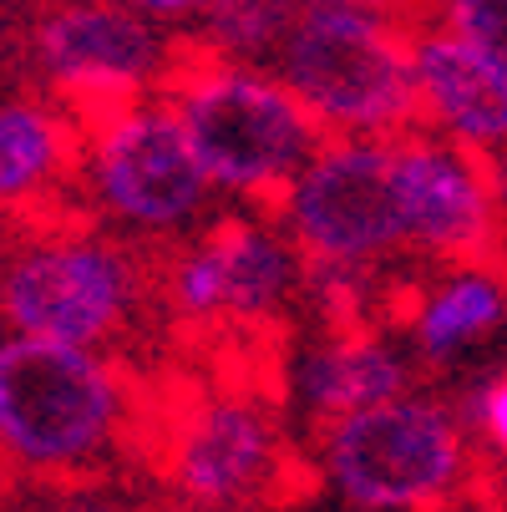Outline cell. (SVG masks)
Instances as JSON below:
<instances>
[{"label":"cell","mask_w":507,"mask_h":512,"mask_svg":"<svg viewBox=\"0 0 507 512\" xmlns=\"http://www.w3.org/2000/svg\"><path fill=\"white\" fill-rule=\"evenodd\" d=\"M132 426V386L117 360L0 325V467L36 482L102 472Z\"/></svg>","instance_id":"obj_1"},{"label":"cell","mask_w":507,"mask_h":512,"mask_svg":"<svg viewBox=\"0 0 507 512\" xmlns=\"http://www.w3.org/2000/svg\"><path fill=\"white\" fill-rule=\"evenodd\" d=\"M163 97L208 183L229 203H274L330 137L274 66L234 61L208 46L193 61H173Z\"/></svg>","instance_id":"obj_2"},{"label":"cell","mask_w":507,"mask_h":512,"mask_svg":"<svg viewBox=\"0 0 507 512\" xmlns=\"http://www.w3.org/2000/svg\"><path fill=\"white\" fill-rule=\"evenodd\" d=\"M411 46L391 0H310L269 66L330 137H401L421 127Z\"/></svg>","instance_id":"obj_3"},{"label":"cell","mask_w":507,"mask_h":512,"mask_svg":"<svg viewBox=\"0 0 507 512\" xmlns=\"http://www.w3.org/2000/svg\"><path fill=\"white\" fill-rule=\"evenodd\" d=\"M142 259L117 229L26 218L0 244V325L112 350L142 315Z\"/></svg>","instance_id":"obj_4"},{"label":"cell","mask_w":507,"mask_h":512,"mask_svg":"<svg viewBox=\"0 0 507 512\" xmlns=\"http://www.w3.org/2000/svg\"><path fill=\"white\" fill-rule=\"evenodd\" d=\"M467 421L426 391L320 426V477L350 512H447L472 482Z\"/></svg>","instance_id":"obj_5"},{"label":"cell","mask_w":507,"mask_h":512,"mask_svg":"<svg viewBox=\"0 0 507 512\" xmlns=\"http://www.w3.org/2000/svg\"><path fill=\"white\" fill-rule=\"evenodd\" d=\"M77 183L92 213L122 239L193 234L219 198L163 92L82 122Z\"/></svg>","instance_id":"obj_6"},{"label":"cell","mask_w":507,"mask_h":512,"mask_svg":"<svg viewBox=\"0 0 507 512\" xmlns=\"http://www.w3.org/2000/svg\"><path fill=\"white\" fill-rule=\"evenodd\" d=\"M310 259L254 203L198 224L163 269V305L183 330H264L305 295Z\"/></svg>","instance_id":"obj_7"},{"label":"cell","mask_w":507,"mask_h":512,"mask_svg":"<svg viewBox=\"0 0 507 512\" xmlns=\"http://www.w3.org/2000/svg\"><path fill=\"white\" fill-rule=\"evenodd\" d=\"M31 61L46 92L82 122L107 107L153 97L173 71L158 16L132 0H56L36 11Z\"/></svg>","instance_id":"obj_8"},{"label":"cell","mask_w":507,"mask_h":512,"mask_svg":"<svg viewBox=\"0 0 507 512\" xmlns=\"http://www.w3.org/2000/svg\"><path fill=\"white\" fill-rule=\"evenodd\" d=\"M274 218L310 264L376 269L401 254L391 137H325L274 198Z\"/></svg>","instance_id":"obj_9"},{"label":"cell","mask_w":507,"mask_h":512,"mask_svg":"<svg viewBox=\"0 0 507 512\" xmlns=\"http://www.w3.org/2000/svg\"><path fill=\"white\" fill-rule=\"evenodd\" d=\"M391 183L401 218V254L431 264L487 259L502 229V188L487 153L411 127L391 137Z\"/></svg>","instance_id":"obj_10"},{"label":"cell","mask_w":507,"mask_h":512,"mask_svg":"<svg viewBox=\"0 0 507 512\" xmlns=\"http://www.w3.org/2000/svg\"><path fill=\"white\" fill-rule=\"evenodd\" d=\"M284 472V442L269 406L249 391H213L193 401L173 436L163 477L198 512H239L269 497Z\"/></svg>","instance_id":"obj_11"},{"label":"cell","mask_w":507,"mask_h":512,"mask_svg":"<svg viewBox=\"0 0 507 512\" xmlns=\"http://www.w3.org/2000/svg\"><path fill=\"white\" fill-rule=\"evenodd\" d=\"M416 97L421 127L487 158L507 153V66L452 26L416 31Z\"/></svg>","instance_id":"obj_12"},{"label":"cell","mask_w":507,"mask_h":512,"mask_svg":"<svg viewBox=\"0 0 507 512\" xmlns=\"http://www.w3.org/2000/svg\"><path fill=\"white\" fill-rule=\"evenodd\" d=\"M416 365L421 360L411 355V345L391 335H376L366 325H325V335L300 345L295 365H289V396L315 426H325L345 411L411 391Z\"/></svg>","instance_id":"obj_13"},{"label":"cell","mask_w":507,"mask_h":512,"mask_svg":"<svg viewBox=\"0 0 507 512\" xmlns=\"http://www.w3.org/2000/svg\"><path fill=\"white\" fill-rule=\"evenodd\" d=\"M82 163V117L56 97L0 102V218L41 213Z\"/></svg>","instance_id":"obj_14"},{"label":"cell","mask_w":507,"mask_h":512,"mask_svg":"<svg viewBox=\"0 0 507 512\" xmlns=\"http://www.w3.org/2000/svg\"><path fill=\"white\" fill-rule=\"evenodd\" d=\"M507 325V279L487 259L447 264L406 310V345L421 365H462Z\"/></svg>","instance_id":"obj_15"},{"label":"cell","mask_w":507,"mask_h":512,"mask_svg":"<svg viewBox=\"0 0 507 512\" xmlns=\"http://www.w3.org/2000/svg\"><path fill=\"white\" fill-rule=\"evenodd\" d=\"M305 6L310 0H213L203 11V46L234 61L269 66Z\"/></svg>","instance_id":"obj_16"},{"label":"cell","mask_w":507,"mask_h":512,"mask_svg":"<svg viewBox=\"0 0 507 512\" xmlns=\"http://www.w3.org/2000/svg\"><path fill=\"white\" fill-rule=\"evenodd\" d=\"M442 26L507 66V0H442Z\"/></svg>","instance_id":"obj_17"},{"label":"cell","mask_w":507,"mask_h":512,"mask_svg":"<svg viewBox=\"0 0 507 512\" xmlns=\"http://www.w3.org/2000/svg\"><path fill=\"white\" fill-rule=\"evenodd\" d=\"M462 421L492 457L507 462V365L472 386V396L462 401Z\"/></svg>","instance_id":"obj_18"},{"label":"cell","mask_w":507,"mask_h":512,"mask_svg":"<svg viewBox=\"0 0 507 512\" xmlns=\"http://www.w3.org/2000/svg\"><path fill=\"white\" fill-rule=\"evenodd\" d=\"M132 6H142V11L158 16V21H173V16H198V11H208L213 0H132Z\"/></svg>","instance_id":"obj_19"},{"label":"cell","mask_w":507,"mask_h":512,"mask_svg":"<svg viewBox=\"0 0 507 512\" xmlns=\"http://www.w3.org/2000/svg\"><path fill=\"white\" fill-rule=\"evenodd\" d=\"M51 512H127V507L112 502V497H97V492H71V497H61Z\"/></svg>","instance_id":"obj_20"},{"label":"cell","mask_w":507,"mask_h":512,"mask_svg":"<svg viewBox=\"0 0 507 512\" xmlns=\"http://www.w3.org/2000/svg\"><path fill=\"white\" fill-rule=\"evenodd\" d=\"M6 6H31V11H46V6H56V0H6Z\"/></svg>","instance_id":"obj_21"},{"label":"cell","mask_w":507,"mask_h":512,"mask_svg":"<svg viewBox=\"0 0 507 512\" xmlns=\"http://www.w3.org/2000/svg\"><path fill=\"white\" fill-rule=\"evenodd\" d=\"M0 41H6V21H0Z\"/></svg>","instance_id":"obj_22"},{"label":"cell","mask_w":507,"mask_h":512,"mask_svg":"<svg viewBox=\"0 0 507 512\" xmlns=\"http://www.w3.org/2000/svg\"><path fill=\"white\" fill-rule=\"evenodd\" d=\"M447 512H457V507H447Z\"/></svg>","instance_id":"obj_23"}]
</instances>
